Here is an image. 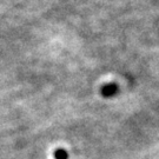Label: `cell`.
<instances>
[{"mask_svg":"<svg viewBox=\"0 0 159 159\" xmlns=\"http://www.w3.org/2000/svg\"><path fill=\"white\" fill-rule=\"evenodd\" d=\"M117 92V85H114V84H111V85H106L104 89H102V93L104 94L105 97H108V96H112Z\"/></svg>","mask_w":159,"mask_h":159,"instance_id":"1","label":"cell"},{"mask_svg":"<svg viewBox=\"0 0 159 159\" xmlns=\"http://www.w3.org/2000/svg\"><path fill=\"white\" fill-rule=\"evenodd\" d=\"M66 157H67V154L64 150H58L57 153H56V158L57 159H66Z\"/></svg>","mask_w":159,"mask_h":159,"instance_id":"2","label":"cell"}]
</instances>
